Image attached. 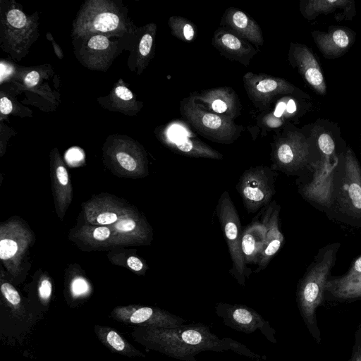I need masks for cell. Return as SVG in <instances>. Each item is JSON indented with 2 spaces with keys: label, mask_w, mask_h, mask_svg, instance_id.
Wrapping results in <instances>:
<instances>
[{
  "label": "cell",
  "mask_w": 361,
  "mask_h": 361,
  "mask_svg": "<svg viewBox=\"0 0 361 361\" xmlns=\"http://www.w3.org/2000/svg\"><path fill=\"white\" fill-rule=\"evenodd\" d=\"M150 340L166 355L184 361H196L202 351L233 350L255 359L263 357L254 353L242 343L230 338H220L203 324H183L177 327H154Z\"/></svg>",
  "instance_id": "6da1fadb"
},
{
  "label": "cell",
  "mask_w": 361,
  "mask_h": 361,
  "mask_svg": "<svg viewBox=\"0 0 361 361\" xmlns=\"http://www.w3.org/2000/svg\"><path fill=\"white\" fill-rule=\"evenodd\" d=\"M339 246V243H334L321 249L298 283L297 300L300 312L314 337L319 334L316 324L315 312L323 301L325 286L335 264Z\"/></svg>",
  "instance_id": "7a4b0ae2"
},
{
  "label": "cell",
  "mask_w": 361,
  "mask_h": 361,
  "mask_svg": "<svg viewBox=\"0 0 361 361\" xmlns=\"http://www.w3.org/2000/svg\"><path fill=\"white\" fill-rule=\"evenodd\" d=\"M314 149H317L314 140L305 128L287 127L272 144V168L296 173L310 163Z\"/></svg>",
  "instance_id": "3957f363"
},
{
  "label": "cell",
  "mask_w": 361,
  "mask_h": 361,
  "mask_svg": "<svg viewBox=\"0 0 361 361\" xmlns=\"http://www.w3.org/2000/svg\"><path fill=\"white\" fill-rule=\"evenodd\" d=\"M181 115L204 137L219 143L230 144L238 138L244 128L233 120L211 112L196 104L192 96L180 102Z\"/></svg>",
  "instance_id": "277c9868"
},
{
  "label": "cell",
  "mask_w": 361,
  "mask_h": 361,
  "mask_svg": "<svg viewBox=\"0 0 361 361\" xmlns=\"http://www.w3.org/2000/svg\"><path fill=\"white\" fill-rule=\"evenodd\" d=\"M216 214L232 259L234 276L238 283L244 286L246 264L240 248L241 224L235 207L226 190L218 200Z\"/></svg>",
  "instance_id": "5b68a950"
},
{
  "label": "cell",
  "mask_w": 361,
  "mask_h": 361,
  "mask_svg": "<svg viewBox=\"0 0 361 361\" xmlns=\"http://www.w3.org/2000/svg\"><path fill=\"white\" fill-rule=\"evenodd\" d=\"M275 177L272 169L264 166L243 173L236 188L248 213H255L269 204L275 194Z\"/></svg>",
  "instance_id": "8992f818"
},
{
  "label": "cell",
  "mask_w": 361,
  "mask_h": 361,
  "mask_svg": "<svg viewBox=\"0 0 361 361\" xmlns=\"http://www.w3.org/2000/svg\"><path fill=\"white\" fill-rule=\"evenodd\" d=\"M243 80L248 97L260 109H267L273 99L279 95H295L310 99L307 94L281 78L247 72Z\"/></svg>",
  "instance_id": "52a82bcc"
},
{
  "label": "cell",
  "mask_w": 361,
  "mask_h": 361,
  "mask_svg": "<svg viewBox=\"0 0 361 361\" xmlns=\"http://www.w3.org/2000/svg\"><path fill=\"white\" fill-rule=\"evenodd\" d=\"M216 313L224 324L231 329L245 334L259 329L269 341L276 342L275 331L269 322L246 305L219 302L216 305Z\"/></svg>",
  "instance_id": "ba28073f"
},
{
  "label": "cell",
  "mask_w": 361,
  "mask_h": 361,
  "mask_svg": "<svg viewBox=\"0 0 361 361\" xmlns=\"http://www.w3.org/2000/svg\"><path fill=\"white\" fill-rule=\"evenodd\" d=\"M343 158L344 176L339 197L341 209L348 216L361 219V167L351 148H346Z\"/></svg>",
  "instance_id": "9c48e42d"
},
{
  "label": "cell",
  "mask_w": 361,
  "mask_h": 361,
  "mask_svg": "<svg viewBox=\"0 0 361 361\" xmlns=\"http://www.w3.org/2000/svg\"><path fill=\"white\" fill-rule=\"evenodd\" d=\"M288 60L314 92L322 96L326 94V84L322 68L316 56L307 46L291 43Z\"/></svg>",
  "instance_id": "30bf717a"
},
{
  "label": "cell",
  "mask_w": 361,
  "mask_h": 361,
  "mask_svg": "<svg viewBox=\"0 0 361 361\" xmlns=\"http://www.w3.org/2000/svg\"><path fill=\"white\" fill-rule=\"evenodd\" d=\"M30 240L31 234L21 224L10 222L1 226L0 258L10 271L18 268Z\"/></svg>",
  "instance_id": "8fae6325"
},
{
  "label": "cell",
  "mask_w": 361,
  "mask_h": 361,
  "mask_svg": "<svg viewBox=\"0 0 361 361\" xmlns=\"http://www.w3.org/2000/svg\"><path fill=\"white\" fill-rule=\"evenodd\" d=\"M312 166L314 168L313 178L301 188L300 193L307 200L330 207L334 190V169L337 165H328L320 159Z\"/></svg>",
  "instance_id": "7c38bea8"
},
{
  "label": "cell",
  "mask_w": 361,
  "mask_h": 361,
  "mask_svg": "<svg viewBox=\"0 0 361 361\" xmlns=\"http://www.w3.org/2000/svg\"><path fill=\"white\" fill-rule=\"evenodd\" d=\"M191 96L196 104L220 116L233 120L240 114V101L235 92L231 87L204 90Z\"/></svg>",
  "instance_id": "4fadbf2b"
},
{
  "label": "cell",
  "mask_w": 361,
  "mask_h": 361,
  "mask_svg": "<svg viewBox=\"0 0 361 361\" xmlns=\"http://www.w3.org/2000/svg\"><path fill=\"white\" fill-rule=\"evenodd\" d=\"M304 128L314 139L321 159L328 165H337L336 149L340 140H342L338 126L319 118Z\"/></svg>",
  "instance_id": "5bb4252c"
},
{
  "label": "cell",
  "mask_w": 361,
  "mask_h": 361,
  "mask_svg": "<svg viewBox=\"0 0 361 361\" xmlns=\"http://www.w3.org/2000/svg\"><path fill=\"white\" fill-rule=\"evenodd\" d=\"M108 226L113 233L112 245L142 244L149 241L152 235L147 222L134 212Z\"/></svg>",
  "instance_id": "9a60e30c"
},
{
  "label": "cell",
  "mask_w": 361,
  "mask_h": 361,
  "mask_svg": "<svg viewBox=\"0 0 361 361\" xmlns=\"http://www.w3.org/2000/svg\"><path fill=\"white\" fill-rule=\"evenodd\" d=\"M312 37L325 58L335 59L343 56L355 42V33L347 27H330L327 32L312 31Z\"/></svg>",
  "instance_id": "2e32d148"
},
{
  "label": "cell",
  "mask_w": 361,
  "mask_h": 361,
  "mask_svg": "<svg viewBox=\"0 0 361 361\" xmlns=\"http://www.w3.org/2000/svg\"><path fill=\"white\" fill-rule=\"evenodd\" d=\"M213 46L224 56L247 66L257 50L251 44L229 30L219 27L212 38Z\"/></svg>",
  "instance_id": "e0dca14e"
},
{
  "label": "cell",
  "mask_w": 361,
  "mask_h": 361,
  "mask_svg": "<svg viewBox=\"0 0 361 361\" xmlns=\"http://www.w3.org/2000/svg\"><path fill=\"white\" fill-rule=\"evenodd\" d=\"M300 11L308 20L334 13V18L340 21L351 20L355 15V6L350 0H303L300 2Z\"/></svg>",
  "instance_id": "ac0fdd59"
},
{
  "label": "cell",
  "mask_w": 361,
  "mask_h": 361,
  "mask_svg": "<svg viewBox=\"0 0 361 361\" xmlns=\"http://www.w3.org/2000/svg\"><path fill=\"white\" fill-rule=\"evenodd\" d=\"M280 206L272 202L267 209L262 221L267 227V234L263 250L258 262L257 271L264 269L271 258L281 249L284 242L283 233L279 230V216Z\"/></svg>",
  "instance_id": "d6986e66"
},
{
  "label": "cell",
  "mask_w": 361,
  "mask_h": 361,
  "mask_svg": "<svg viewBox=\"0 0 361 361\" xmlns=\"http://www.w3.org/2000/svg\"><path fill=\"white\" fill-rule=\"evenodd\" d=\"M228 30L255 46H262L264 37L258 23L246 13L236 8L230 7L222 16L221 23Z\"/></svg>",
  "instance_id": "ffe728a7"
},
{
  "label": "cell",
  "mask_w": 361,
  "mask_h": 361,
  "mask_svg": "<svg viewBox=\"0 0 361 361\" xmlns=\"http://www.w3.org/2000/svg\"><path fill=\"white\" fill-rule=\"evenodd\" d=\"M86 220L94 226H110L131 211L109 199H96L84 206Z\"/></svg>",
  "instance_id": "44dd1931"
},
{
  "label": "cell",
  "mask_w": 361,
  "mask_h": 361,
  "mask_svg": "<svg viewBox=\"0 0 361 361\" xmlns=\"http://www.w3.org/2000/svg\"><path fill=\"white\" fill-rule=\"evenodd\" d=\"M267 227L263 221H254L242 232L240 248L247 264H257L265 243Z\"/></svg>",
  "instance_id": "7402d4cb"
},
{
  "label": "cell",
  "mask_w": 361,
  "mask_h": 361,
  "mask_svg": "<svg viewBox=\"0 0 361 361\" xmlns=\"http://www.w3.org/2000/svg\"><path fill=\"white\" fill-rule=\"evenodd\" d=\"M168 145L177 153L190 157L221 159L223 155L208 145L187 136L168 137Z\"/></svg>",
  "instance_id": "603a6c76"
},
{
  "label": "cell",
  "mask_w": 361,
  "mask_h": 361,
  "mask_svg": "<svg viewBox=\"0 0 361 361\" xmlns=\"http://www.w3.org/2000/svg\"><path fill=\"white\" fill-rule=\"evenodd\" d=\"M325 291L334 298L342 300L355 299L361 297V273L345 281L336 278L329 279L325 286Z\"/></svg>",
  "instance_id": "cb8c5ba5"
},
{
  "label": "cell",
  "mask_w": 361,
  "mask_h": 361,
  "mask_svg": "<svg viewBox=\"0 0 361 361\" xmlns=\"http://www.w3.org/2000/svg\"><path fill=\"white\" fill-rule=\"evenodd\" d=\"M79 238L92 245L112 244L113 233L108 226H84L78 231Z\"/></svg>",
  "instance_id": "d4e9b609"
},
{
  "label": "cell",
  "mask_w": 361,
  "mask_h": 361,
  "mask_svg": "<svg viewBox=\"0 0 361 361\" xmlns=\"http://www.w3.org/2000/svg\"><path fill=\"white\" fill-rule=\"evenodd\" d=\"M169 25L172 35L182 41L191 42L196 36L195 25L183 17H171L169 20Z\"/></svg>",
  "instance_id": "484cf974"
},
{
  "label": "cell",
  "mask_w": 361,
  "mask_h": 361,
  "mask_svg": "<svg viewBox=\"0 0 361 361\" xmlns=\"http://www.w3.org/2000/svg\"><path fill=\"white\" fill-rule=\"evenodd\" d=\"M54 176L56 194L59 199L68 205V200L70 202L71 200V187L66 169L63 165L57 166Z\"/></svg>",
  "instance_id": "4316f807"
},
{
  "label": "cell",
  "mask_w": 361,
  "mask_h": 361,
  "mask_svg": "<svg viewBox=\"0 0 361 361\" xmlns=\"http://www.w3.org/2000/svg\"><path fill=\"white\" fill-rule=\"evenodd\" d=\"M119 23L117 15L111 12L98 14L92 21V28L99 32H109L115 30Z\"/></svg>",
  "instance_id": "83f0119b"
},
{
  "label": "cell",
  "mask_w": 361,
  "mask_h": 361,
  "mask_svg": "<svg viewBox=\"0 0 361 361\" xmlns=\"http://www.w3.org/2000/svg\"><path fill=\"white\" fill-rule=\"evenodd\" d=\"M116 158L120 166L128 172L137 174L146 172L143 162L138 161V159L125 152L116 153Z\"/></svg>",
  "instance_id": "f1b7e54d"
},
{
  "label": "cell",
  "mask_w": 361,
  "mask_h": 361,
  "mask_svg": "<svg viewBox=\"0 0 361 361\" xmlns=\"http://www.w3.org/2000/svg\"><path fill=\"white\" fill-rule=\"evenodd\" d=\"M1 291L4 298L13 305L20 302V297L16 288L8 283H4L1 286Z\"/></svg>",
  "instance_id": "f546056e"
},
{
  "label": "cell",
  "mask_w": 361,
  "mask_h": 361,
  "mask_svg": "<svg viewBox=\"0 0 361 361\" xmlns=\"http://www.w3.org/2000/svg\"><path fill=\"white\" fill-rule=\"evenodd\" d=\"M7 20L11 26L20 28L25 25L27 18L20 10L12 9L7 14Z\"/></svg>",
  "instance_id": "4dcf8cb0"
},
{
  "label": "cell",
  "mask_w": 361,
  "mask_h": 361,
  "mask_svg": "<svg viewBox=\"0 0 361 361\" xmlns=\"http://www.w3.org/2000/svg\"><path fill=\"white\" fill-rule=\"evenodd\" d=\"M153 35L152 33L145 34L140 39L139 44V51L141 56H148L152 50L153 44Z\"/></svg>",
  "instance_id": "1f68e13d"
},
{
  "label": "cell",
  "mask_w": 361,
  "mask_h": 361,
  "mask_svg": "<svg viewBox=\"0 0 361 361\" xmlns=\"http://www.w3.org/2000/svg\"><path fill=\"white\" fill-rule=\"evenodd\" d=\"M109 39L103 35H94L88 41V47L92 49L102 50L109 46Z\"/></svg>",
  "instance_id": "d6a6232c"
},
{
  "label": "cell",
  "mask_w": 361,
  "mask_h": 361,
  "mask_svg": "<svg viewBox=\"0 0 361 361\" xmlns=\"http://www.w3.org/2000/svg\"><path fill=\"white\" fill-rule=\"evenodd\" d=\"M106 341L114 349L121 351L125 348V343L116 331H110L106 335Z\"/></svg>",
  "instance_id": "836d02e7"
},
{
  "label": "cell",
  "mask_w": 361,
  "mask_h": 361,
  "mask_svg": "<svg viewBox=\"0 0 361 361\" xmlns=\"http://www.w3.org/2000/svg\"><path fill=\"white\" fill-rule=\"evenodd\" d=\"M361 273V255L357 257L350 266L348 271L343 276L336 278L339 281H345Z\"/></svg>",
  "instance_id": "e575fe53"
},
{
  "label": "cell",
  "mask_w": 361,
  "mask_h": 361,
  "mask_svg": "<svg viewBox=\"0 0 361 361\" xmlns=\"http://www.w3.org/2000/svg\"><path fill=\"white\" fill-rule=\"evenodd\" d=\"M87 289V283L82 278L75 279L72 283L73 293L76 295L85 293Z\"/></svg>",
  "instance_id": "d590c367"
},
{
  "label": "cell",
  "mask_w": 361,
  "mask_h": 361,
  "mask_svg": "<svg viewBox=\"0 0 361 361\" xmlns=\"http://www.w3.org/2000/svg\"><path fill=\"white\" fill-rule=\"evenodd\" d=\"M39 293L42 299H48L51 294V283L47 279H43L39 288Z\"/></svg>",
  "instance_id": "8d00e7d4"
},
{
  "label": "cell",
  "mask_w": 361,
  "mask_h": 361,
  "mask_svg": "<svg viewBox=\"0 0 361 361\" xmlns=\"http://www.w3.org/2000/svg\"><path fill=\"white\" fill-rule=\"evenodd\" d=\"M126 263L128 267L135 271H141L145 269L143 262L135 256H130L127 259Z\"/></svg>",
  "instance_id": "74e56055"
},
{
  "label": "cell",
  "mask_w": 361,
  "mask_h": 361,
  "mask_svg": "<svg viewBox=\"0 0 361 361\" xmlns=\"http://www.w3.org/2000/svg\"><path fill=\"white\" fill-rule=\"evenodd\" d=\"M115 93L118 97L125 101L130 100L133 96L132 92L124 86H118Z\"/></svg>",
  "instance_id": "f35d334b"
},
{
  "label": "cell",
  "mask_w": 361,
  "mask_h": 361,
  "mask_svg": "<svg viewBox=\"0 0 361 361\" xmlns=\"http://www.w3.org/2000/svg\"><path fill=\"white\" fill-rule=\"evenodd\" d=\"M39 80V75L38 72L33 71L27 74V75L25 78V85L29 87H33L36 85Z\"/></svg>",
  "instance_id": "ab89813d"
},
{
  "label": "cell",
  "mask_w": 361,
  "mask_h": 361,
  "mask_svg": "<svg viewBox=\"0 0 361 361\" xmlns=\"http://www.w3.org/2000/svg\"><path fill=\"white\" fill-rule=\"evenodd\" d=\"M12 109L13 105L11 100L6 97H1L0 100V110L1 114L4 115L8 114L11 112Z\"/></svg>",
  "instance_id": "60d3db41"
},
{
  "label": "cell",
  "mask_w": 361,
  "mask_h": 361,
  "mask_svg": "<svg viewBox=\"0 0 361 361\" xmlns=\"http://www.w3.org/2000/svg\"><path fill=\"white\" fill-rule=\"evenodd\" d=\"M265 123L272 128L279 127L283 123V120L280 118H275L274 115L269 114L267 118H264Z\"/></svg>",
  "instance_id": "b9f144b4"
},
{
  "label": "cell",
  "mask_w": 361,
  "mask_h": 361,
  "mask_svg": "<svg viewBox=\"0 0 361 361\" xmlns=\"http://www.w3.org/2000/svg\"><path fill=\"white\" fill-rule=\"evenodd\" d=\"M349 361H361V346H360Z\"/></svg>",
  "instance_id": "7bdbcfd3"
},
{
  "label": "cell",
  "mask_w": 361,
  "mask_h": 361,
  "mask_svg": "<svg viewBox=\"0 0 361 361\" xmlns=\"http://www.w3.org/2000/svg\"><path fill=\"white\" fill-rule=\"evenodd\" d=\"M360 142H361V138H360Z\"/></svg>",
  "instance_id": "ee69618b"
}]
</instances>
